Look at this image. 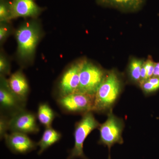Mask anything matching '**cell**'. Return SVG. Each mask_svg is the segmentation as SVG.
I'll list each match as a JSON object with an SVG mask.
<instances>
[{"label": "cell", "mask_w": 159, "mask_h": 159, "mask_svg": "<svg viewBox=\"0 0 159 159\" xmlns=\"http://www.w3.org/2000/svg\"><path fill=\"white\" fill-rule=\"evenodd\" d=\"M15 35L19 57L23 61H29L34 56L41 36L38 22L34 20L25 22L16 30Z\"/></svg>", "instance_id": "cell-1"}, {"label": "cell", "mask_w": 159, "mask_h": 159, "mask_svg": "<svg viewBox=\"0 0 159 159\" xmlns=\"http://www.w3.org/2000/svg\"><path fill=\"white\" fill-rule=\"evenodd\" d=\"M121 84L117 74L111 72L106 76L95 95L93 111L102 112L111 108L119 97Z\"/></svg>", "instance_id": "cell-2"}, {"label": "cell", "mask_w": 159, "mask_h": 159, "mask_svg": "<svg viewBox=\"0 0 159 159\" xmlns=\"http://www.w3.org/2000/svg\"><path fill=\"white\" fill-rule=\"evenodd\" d=\"M100 125L92 111L84 114L82 119L75 125L74 145L67 159H88L84 152V143L91 132L99 128Z\"/></svg>", "instance_id": "cell-3"}, {"label": "cell", "mask_w": 159, "mask_h": 159, "mask_svg": "<svg viewBox=\"0 0 159 159\" xmlns=\"http://www.w3.org/2000/svg\"><path fill=\"white\" fill-rule=\"evenodd\" d=\"M105 77L103 71L98 66L88 61H83L79 87L76 93L95 96Z\"/></svg>", "instance_id": "cell-4"}, {"label": "cell", "mask_w": 159, "mask_h": 159, "mask_svg": "<svg viewBox=\"0 0 159 159\" xmlns=\"http://www.w3.org/2000/svg\"><path fill=\"white\" fill-rule=\"evenodd\" d=\"M123 125L122 119L115 116L111 111L106 121L99 126V144L107 146L109 150L115 144H123Z\"/></svg>", "instance_id": "cell-5"}, {"label": "cell", "mask_w": 159, "mask_h": 159, "mask_svg": "<svg viewBox=\"0 0 159 159\" xmlns=\"http://www.w3.org/2000/svg\"><path fill=\"white\" fill-rule=\"evenodd\" d=\"M95 96L75 93L58 98V105L68 113H85L93 110Z\"/></svg>", "instance_id": "cell-6"}, {"label": "cell", "mask_w": 159, "mask_h": 159, "mask_svg": "<svg viewBox=\"0 0 159 159\" xmlns=\"http://www.w3.org/2000/svg\"><path fill=\"white\" fill-rule=\"evenodd\" d=\"M9 130L11 132L36 134L39 131L35 115L25 110L19 111L12 114L9 118Z\"/></svg>", "instance_id": "cell-7"}, {"label": "cell", "mask_w": 159, "mask_h": 159, "mask_svg": "<svg viewBox=\"0 0 159 159\" xmlns=\"http://www.w3.org/2000/svg\"><path fill=\"white\" fill-rule=\"evenodd\" d=\"M26 101L21 99L11 90L8 80L5 76H1L0 104L1 110L12 114L25 109Z\"/></svg>", "instance_id": "cell-8"}, {"label": "cell", "mask_w": 159, "mask_h": 159, "mask_svg": "<svg viewBox=\"0 0 159 159\" xmlns=\"http://www.w3.org/2000/svg\"><path fill=\"white\" fill-rule=\"evenodd\" d=\"M82 63L83 61L74 63L64 72L58 83V98L76 93L79 87Z\"/></svg>", "instance_id": "cell-9"}, {"label": "cell", "mask_w": 159, "mask_h": 159, "mask_svg": "<svg viewBox=\"0 0 159 159\" xmlns=\"http://www.w3.org/2000/svg\"><path fill=\"white\" fill-rule=\"evenodd\" d=\"M6 145L12 152L25 154L36 149L37 143L31 140L26 134L11 132L4 137Z\"/></svg>", "instance_id": "cell-10"}, {"label": "cell", "mask_w": 159, "mask_h": 159, "mask_svg": "<svg viewBox=\"0 0 159 159\" xmlns=\"http://www.w3.org/2000/svg\"><path fill=\"white\" fill-rule=\"evenodd\" d=\"M11 18L37 17L42 9L34 0H12L11 2Z\"/></svg>", "instance_id": "cell-11"}, {"label": "cell", "mask_w": 159, "mask_h": 159, "mask_svg": "<svg viewBox=\"0 0 159 159\" xmlns=\"http://www.w3.org/2000/svg\"><path fill=\"white\" fill-rule=\"evenodd\" d=\"M8 83L11 90L21 99L26 101L29 95V84L23 72L21 70L11 74L8 80Z\"/></svg>", "instance_id": "cell-12"}, {"label": "cell", "mask_w": 159, "mask_h": 159, "mask_svg": "<svg viewBox=\"0 0 159 159\" xmlns=\"http://www.w3.org/2000/svg\"><path fill=\"white\" fill-rule=\"evenodd\" d=\"M61 137V134L52 127L46 128L41 139L37 143L38 146L39 148L38 154H42L49 147L58 142Z\"/></svg>", "instance_id": "cell-13"}, {"label": "cell", "mask_w": 159, "mask_h": 159, "mask_svg": "<svg viewBox=\"0 0 159 159\" xmlns=\"http://www.w3.org/2000/svg\"><path fill=\"white\" fill-rule=\"evenodd\" d=\"M56 114L48 104L42 103L38 108L37 118L41 124L46 128L51 127Z\"/></svg>", "instance_id": "cell-14"}, {"label": "cell", "mask_w": 159, "mask_h": 159, "mask_svg": "<svg viewBox=\"0 0 159 159\" xmlns=\"http://www.w3.org/2000/svg\"><path fill=\"white\" fill-rule=\"evenodd\" d=\"M101 4L109 5L116 8L126 9V10H135L139 9L143 0H98Z\"/></svg>", "instance_id": "cell-15"}, {"label": "cell", "mask_w": 159, "mask_h": 159, "mask_svg": "<svg viewBox=\"0 0 159 159\" xmlns=\"http://www.w3.org/2000/svg\"><path fill=\"white\" fill-rule=\"evenodd\" d=\"M143 63L142 60L137 59H133L131 61L129 66V75L132 80L135 82H140Z\"/></svg>", "instance_id": "cell-16"}, {"label": "cell", "mask_w": 159, "mask_h": 159, "mask_svg": "<svg viewBox=\"0 0 159 159\" xmlns=\"http://www.w3.org/2000/svg\"><path fill=\"white\" fill-rule=\"evenodd\" d=\"M11 18V2L7 0H1L0 2V21L8 23Z\"/></svg>", "instance_id": "cell-17"}, {"label": "cell", "mask_w": 159, "mask_h": 159, "mask_svg": "<svg viewBox=\"0 0 159 159\" xmlns=\"http://www.w3.org/2000/svg\"><path fill=\"white\" fill-rule=\"evenodd\" d=\"M10 72V66L9 61L6 57L1 54L0 56V73L1 76H5L8 75Z\"/></svg>", "instance_id": "cell-18"}, {"label": "cell", "mask_w": 159, "mask_h": 159, "mask_svg": "<svg viewBox=\"0 0 159 159\" xmlns=\"http://www.w3.org/2000/svg\"><path fill=\"white\" fill-rule=\"evenodd\" d=\"M9 130V118L5 116H1L0 119V136L1 139L4 138Z\"/></svg>", "instance_id": "cell-19"}, {"label": "cell", "mask_w": 159, "mask_h": 159, "mask_svg": "<svg viewBox=\"0 0 159 159\" xmlns=\"http://www.w3.org/2000/svg\"><path fill=\"white\" fill-rule=\"evenodd\" d=\"M10 28L8 23H1L0 25V42L2 43L9 36Z\"/></svg>", "instance_id": "cell-20"}, {"label": "cell", "mask_w": 159, "mask_h": 159, "mask_svg": "<svg viewBox=\"0 0 159 159\" xmlns=\"http://www.w3.org/2000/svg\"><path fill=\"white\" fill-rule=\"evenodd\" d=\"M141 87L144 92L146 93H151L157 90L159 88L149 82L148 80L141 83Z\"/></svg>", "instance_id": "cell-21"}, {"label": "cell", "mask_w": 159, "mask_h": 159, "mask_svg": "<svg viewBox=\"0 0 159 159\" xmlns=\"http://www.w3.org/2000/svg\"><path fill=\"white\" fill-rule=\"evenodd\" d=\"M155 64L152 60L151 59H148L145 62H144V66L147 71V79H149L153 76Z\"/></svg>", "instance_id": "cell-22"}, {"label": "cell", "mask_w": 159, "mask_h": 159, "mask_svg": "<svg viewBox=\"0 0 159 159\" xmlns=\"http://www.w3.org/2000/svg\"><path fill=\"white\" fill-rule=\"evenodd\" d=\"M152 77H159V62L155 64Z\"/></svg>", "instance_id": "cell-23"}, {"label": "cell", "mask_w": 159, "mask_h": 159, "mask_svg": "<svg viewBox=\"0 0 159 159\" xmlns=\"http://www.w3.org/2000/svg\"><path fill=\"white\" fill-rule=\"evenodd\" d=\"M109 159H110V158H109Z\"/></svg>", "instance_id": "cell-24"}]
</instances>
